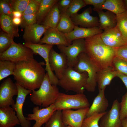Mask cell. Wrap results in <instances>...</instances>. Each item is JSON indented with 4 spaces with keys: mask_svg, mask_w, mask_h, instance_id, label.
I'll use <instances>...</instances> for the list:
<instances>
[{
    "mask_svg": "<svg viewBox=\"0 0 127 127\" xmlns=\"http://www.w3.org/2000/svg\"><path fill=\"white\" fill-rule=\"evenodd\" d=\"M19 125V119L13 107H0V127H14Z\"/></svg>",
    "mask_w": 127,
    "mask_h": 127,
    "instance_id": "cell-22",
    "label": "cell"
},
{
    "mask_svg": "<svg viewBox=\"0 0 127 127\" xmlns=\"http://www.w3.org/2000/svg\"><path fill=\"white\" fill-rule=\"evenodd\" d=\"M100 35L104 43L112 48H116L126 44L121 33L116 27L103 31Z\"/></svg>",
    "mask_w": 127,
    "mask_h": 127,
    "instance_id": "cell-18",
    "label": "cell"
},
{
    "mask_svg": "<svg viewBox=\"0 0 127 127\" xmlns=\"http://www.w3.org/2000/svg\"><path fill=\"white\" fill-rule=\"evenodd\" d=\"M103 10H99L96 11L99 16V28L105 31L116 27V15L110 11L107 10L105 12Z\"/></svg>",
    "mask_w": 127,
    "mask_h": 127,
    "instance_id": "cell-24",
    "label": "cell"
},
{
    "mask_svg": "<svg viewBox=\"0 0 127 127\" xmlns=\"http://www.w3.org/2000/svg\"><path fill=\"white\" fill-rule=\"evenodd\" d=\"M16 64L13 75L16 82L24 88L32 91L39 89L46 73L43 62H38L34 58Z\"/></svg>",
    "mask_w": 127,
    "mask_h": 127,
    "instance_id": "cell-1",
    "label": "cell"
},
{
    "mask_svg": "<svg viewBox=\"0 0 127 127\" xmlns=\"http://www.w3.org/2000/svg\"><path fill=\"white\" fill-rule=\"evenodd\" d=\"M36 13L23 15L21 18V22L19 25L24 28L26 27L36 23Z\"/></svg>",
    "mask_w": 127,
    "mask_h": 127,
    "instance_id": "cell-38",
    "label": "cell"
},
{
    "mask_svg": "<svg viewBox=\"0 0 127 127\" xmlns=\"http://www.w3.org/2000/svg\"><path fill=\"white\" fill-rule=\"evenodd\" d=\"M112 66L118 72L127 75V62L116 56L113 61Z\"/></svg>",
    "mask_w": 127,
    "mask_h": 127,
    "instance_id": "cell-36",
    "label": "cell"
},
{
    "mask_svg": "<svg viewBox=\"0 0 127 127\" xmlns=\"http://www.w3.org/2000/svg\"><path fill=\"white\" fill-rule=\"evenodd\" d=\"M13 38L4 32H0V53L4 52L9 48L14 41Z\"/></svg>",
    "mask_w": 127,
    "mask_h": 127,
    "instance_id": "cell-34",
    "label": "cell"
},
{
    "mask_svg": "<svg viewBox=\"0 0 127 127\" xmlns=\"http://www.w3.org/2000/svg\"><path fill=\"white\" fill-rule=\"evenodd\" d=\"M117 72L112 66L108 67L98 71L96 80L99 90L105 89L113 78L116 77Z\"/></svg>",
    "mask_w": 127,
    "mask_h": 127,
    "instance_id": "cell-23",
    "label": "cell"
},
{
    "mask_svg": "<svg viewBox=\"0 0 127 127\" xmlns=\"http://www.w3.org/2000/svg\"><path fill=\"white\" fill-rule=\"evenodd\" d=\"M42 0H31L23 15L37 13Z\"/></svg>",
    "mask_w": 127,
    "mask_h": 127,
    "instance_id": "cell-40",
    "label": "cell"
},
{
    "mask_svg": "<svg viewBox=\"0 0 127 127\" xmlns=\"http://www.w3.org/2000/svg\"><path fill=\"white\" fill-rule=\"evenodd\" d=\"M18 92L16 82L10 78L4 80L0 85V107H12L15 103L13 97Z\"/></svg>",
    "mask_w": 127,
    "mask_h": 127,
    "instance_id": "cell-9",
    "label": "cell"
},
{
    "mask_svg": "<svg viewBox=\"0 0 127 127\" xmlns=\"http://www.w3.org/2000/svg\"><path fill=\"white\" fill-rule=\"evenodd\" d=\"M105 89L99 90L98 95L89 107L86 117H89L95 113H102L107 111L109 106V103L105 95Z\"/></svg>",
    "mask_w": 127,
    "mask_h": 127,
    "instance_id": "cell-21",
    "label": "cell"
},
{
    "mask_svg": "<svg viewBox=\"0 0 127 127\" xmlns=\"http://www.w3.org/2000/svg\"><path fill=\"white\" fill-rule=\"evenodd\" d=\"M47 29L44 26L37 23L26 27L23 36L25 43H39L41 37Z\"/></svg>",
    "mask_w": 127,
    "mask_h": 127,
    "instance_id": "cell-19",
    "label": "cell"
},
{
    "mask_svg": "<svg viewBox=\"0 0 127 127\" xmlns=\"http://www.w3.org/2000/svg\"><path fill=\"white\" fill-rule=\"evenodd\" d=\"M106 112L101 113H95L86 117L83 121L82 127H100L99 125V121Z\"/></svg>",
    "mask_w": 127,
    "mask_h": 127,
    "instance_id": "cell-33",
    "label": "cell"
},
{
    "mask_svg": "<svg viewBox=\"0 0 127 127\" xmlns=\"http://www.w3.org/2000/svg\"><path fill=\"white\" fill-rule=\"evenodd\" d=\"M12 21L15 25L17 26L19 25L21 22V18L13 17L12 18Z\"/></svg>",
    "mask_w": 127,
    "mask_h": 127,
    "instance_id": "cell-46",
    "label": "cell"
},
{
    "mask_svg": "<svg viewBox=\"0 0 127 127\" xmlns=\"http://www.w3.org/2000/svg\"><path fill=\"white\" fill-rule=\"evenodd\" d=\"M116 16V27L121 33L126 44H127V10Z\"/></svg>",
    "mask_w": 127,
    "mask_h": 127,
    "instance_id": "cell-31",
    "label": "cell"
},
{
    "mask_svg": "<svg viewBox=\"0 0 127 127\" xmlns=\"http://www.w3.org/2000/svg\"><path fill=\"white\" fill-rule=\"evenodd\" d=\"M58 0H42L36 13V23L40 24Z\"/></svg>",
    "mask_w": 127,
    "mask_h": 127,
    "instance_id": "cell-27",
    "label": "cell"
},
{
    "mask_svg": "<svg viewBox=\"0 0 127 127\" xmlns=\"http://www.w3.org/2000/svg\"><path fill=\"white\" fill-rule=\"evenodd\" d=\"M73 0H59L57 4L60 13H66Z\"/></svg>",
    "mask_w": 127,
    "mask_h": 127,
    "instance_id": "cell-43",
    "label": "cell"
},
{
    "mask_svg": "<svg viewBox=\"0 0 127 127\" xmlns=\"http://www.w3.org/2000/svg\"><path fill=\"white\" fill-rule=\"evenodd\" d=\"M49 61L51 71L55 72V76L60 79L68 67L66 56L62 53L57 52L52 48L49 54Z\"/></svg>",
    "mask_w": 127,
    "mask_h": 127,
    "instance_id": "cell-14",
    "label": "cell"
},
{
    "mask_svg": "<svg viewBox=\"0 0 127 127\" xmlns=\"http://www.w3.org/2000/svg\"><path fill=\"white\" fill-rule=\"evenodd\" d=\"M56 111L53 104L42 108H40L39 106H37L33 108V113L28 114L26 117L29 121H35V123L32 127H41Z\"/></svg>",
    "mask_w": 127,
    "mask_h": 127,
    "instance_id": "cell-15",
    "label": "cell"
},
{
    "mask_svg": "<svg viewBox=\"0 0 127 127\" xmlns=\"http://www.w3.org/2000/svg\"><path fill=\"white\" fill-rule=\"evenodd\" d=\"M61 52L66 56L68 67L73 68L76 64L80 53L85 52V40L81 38L73 40L71 44L68 46L57 45Z\"/></svg>",
    "mask_w": 127,
    "mask_h": 127,
    "instance_id": "cell-8",
    "label": "cell"
},
{
    "mask_svg": "<svg viewBox=\"0 0 127 127\" xmlns=\"http://www.w3.org/2000/svg\"><path fill=\"white\" fill-rule=\"evenodd\" d=\"M89 107L81 108L76 110L71 109L62 110L63 119L65 125H69L72 127H82Z\"/></svg>",
    "mask_w": 127,
    "mask_h": 127,
    "instance_id": "cell-13",
    "label": "cell"
},
{
    "mask_svg": "<svg viewBox=\"0 0 127 127\" xmlns=\"http://www.w3.org/2000/svg\"><path fill=\"white\" fill-rule=\"evenodd\" d=\"M16 64L6 60H0V81L8 76L13 75Z\"/></svg>",
    "mask_w": 127,
    "mask_h": 127,
    "instance_id": "cell-30",
    "label": "cell"
},
{
    "mask_svg": "<svg viewBox=\"0 0 127 127\" xmlns=\"http://www.w3.org/2000/svg\"><path fill=\"white\" fill-rule=\"evenodd\" d=\"M120 105V118L122 121L127 118V92L123 96Z\"/></svg>",
    "mask_w": 127,
    "mask_h": 127,
    "instance_id": "cell-41",
    "label": "cell"
},
{
    "mask_svg": "<svg viewBox=\"0 0 127 127\" xmlns=\"http://www.w3.org/2000/svg\"><path fill=\"white\" fill-rule=\"evenodd\" d=\"M100 35L84 39L85 52L99 71L112 66L115 56V48L105 44Z\"/></svg>",
    "mask_w": 127,
    "mask_h": 127,
    "instance_id": "cell-2",
    "label": "cell"
},
{
    "mask_svg": "<svg viewBox=\"0 0 127 127\" xmlns=\"http://www.w3.org/2000/svg\"><path fill=\"white\" fill-rule=\"evenodd\" d=\"M86 5L93 6V10H101L102 6L105 0H83Z\"/></svg>",
    "mask_w": 127,
    "mask_h": 127,
    "instance_id": "cell-44",
    "label": "cell"
},
{
    "mask_svg": "<svg viewBox=\"0 0 127 127\" xmlns=\"http://www.w3.org/2000/svg\"><path fill=\"white\" fill-rule=\"evenodd\" d=\"M103 32V30L98 27L86 28L79 27L75 25L73 31L65 35L71 43L72 41L74 40L81 38L85 39L99 35Z\"/></svg>",
    "mask_w": 127,
    "mask_h": 127,
    "instance_id": "cell-20",
    "label": "cell"
},
{
    "mask_svg": "<svg viewBox=\"0 0 127 127\" xmlns=\"http://www.w3.org/2000/svg\"><path fill=\"white\" fill-rule=\"evenodd\" d=\"M34 54L32 50L24 44H17L14 41L8 49L0 53V60L16 63L34 58Z\"/></svg>",
    "mask_w": 127,
    "mask_h": 127,
    "instance_id": "cell-7",
    "label": "cell"
},
{
    "mask_svg": "<svg viewBox=\"0 0 127 127\" xmlns=\"http://www.w3.org/2000/svg\"><path fill=\"white\" fill-rule=\"evenodd\" d=\"M13 12L10 0H0V15H6L13 18Z\"/></svg>",
    "mask_w": 127,
    "mask_h": 127,
    "instance_id": "cell-39",
    "label": "cell"
},
{
    "mask_svg": "<svg viewBox=\"0 0 127 127\" xmlns=\"http://www.w3.org/2000/svg\"><path fill=\"white\" fill-rule=\"evenodd\" d=\"M13 17L21 18L22 16V14L20 12L17 11H14L13 13Z\"/></svg>",
    "mask_w": 127,
    "mask_h": 127,
    "instance_id": "cell-47",
    "label": "cell"
},
{
    "mask_svg": "<svg viewBox=\"0 0 127 127\" xmlns=\"http://www.w3.org/2000/svg\"><path fill=\"white\" fill-rule=\"evenodd\" d=\"M115 49V56L127 62V44Z\"/></svg>",
    "mask_w": 127,
    "mask_h": 127,
    "instance_id": "cell-42",
    "label": "cell"
},
{
    "mask_svg": "<svg viewBox=\"0 0 127 127\" xmlns=\"http://www.w3.org/2000/svg\"><path fill=\"white\" fill-rule=\"evenodd\" d=\"M116 77L120 79L124 84L127 90V75L117 72Z\"/></svg>",
    "mask_w": 127,
    "mask_h": 127,
    "instance_id": "cell-45",
    "label": "cell"
},
{
    "mask_svg": "<svg viewBox=\"0 0 127 127\" xmlns=\"http://www.w3.org/2000/svg\"><path fill=\"white\" fill-rule=\"evenodd\" d=\"M60 16V13L57 3L53 7L41 24L44 26L48 28H55L59 23Z\"/></svg>",
    "mask_w": 127,
    "mask_h": 127,
    "instance_id": "cell-26",
    "label": "cell"
},
{
    "mask_svg": "<svg viewBox=\"0 0 127 127\" xmlns=\"http://www.w3.org/2000/svg\"><path fill=\"white\" fill-rule=\"evenodd\" d=\"M18 89V94L16 103L12 107L15 111L21 127H31L30 121L27 120L24 115L23 107L26 98L32 91L26 89L16 82Z\"/></svg>",
    "mask_w": 127,
    "mask_h": 127,
    "instance_id": "cell-11",
    "label": "cell"
},
{
    "mask_svg": "<svg viewBox=\"0 0 127 127\" xmlns=\"http://www.w3.org/2000/svg\"><path fill=\"white\" fill-rule=\"evenodd\" d=\"M92 11L91 7H89L81 13H77L70 17L75 25H79L80 27L86 28L99 27V18L91 15Z\"/></svg>",
    "mask_w": 127,
    "mask_h": 127,
    "instance_id": "cell-16",
    "label": "cell"
},
{
    "mask_svg": "<svg viewBox=\"0 0 127 127\" xmlns=\"http://www.w3.org/2000/svg\"><path fill=\"white\" fill-rule=\"evenodd\" d=\"M86 5L83 0H73L66 13L71 17L77 14L80 9Z\"/></svg>",
    "mask_w": 127,
    "mask_h": 127,
    "instance_id": "cell-35",
    "label": "cell"
},
{
    "mask_svg": "<svg viewBox=\"0 0 127 127\" xmlns=\"http://www.w3.org/2000/svg\"><path fill=\"white\" fill-rule=\"evenodd\" d=\"M24 44L31 49L34 54H39L44 59L46 64L45 69L48 74L51 83L52 85L57 86L58 85L59 79L51 71L49 61L50 52L53 45L26 43H25Z\"/></svg>",
    "mask_w": 127,
    "mask_h": 127,
    "instance_id": "cell-10",
    "label": "cell"
},
{
    "mask_svg": "<svg viewBox=\"0 0 127 127\" xmlns=\"http://www.w3.org/2000/svg\"><path fill=\"white\" fill-rule=\"evenodd\" d=\"M31 0H10L12 9L21 12L23 14Z\"/></svg>",
    "mask_w": 127,
    "mask_h": 127,
    "instance_id": "cell-37",
    "label": "cell"
},
{
    "mask_svg": "<svg viewBox=\"0 0 127 127\" xmlns=\"http://www.w3.org/2000/svg\"><path fill=\"white\" fill-rule=\"evenodd\" d=\"M63 120L62 111H55L45 124L44 127H65Z\"/></svg>",
    "mask_w": 127,
    "mask_h": 127,
    "instance_id": "cell-32",
    "label": "cell"
},
{
    "mask_svg": "<svg viewBox=\"0 0 127 127\" xmlns=\"http://www.w3.org/2000/svg\"><path fill=\"white\" fill-rule=\"evenodd\" d=\"M60 14V21L56 28L64 34L71 32L73 31L75 25L66 13Z\"/></svg>",
    "mask_w": 127,
    "mask_h": 127,
    "instance_id": "cell-29",
    "label": "cell"
},
{
    "mask_svg": "<svg viewBox=\"0 0 127 127\" xmlns=\"http://www.w3.org/2000/svg\"><path fill=\"white\" fill-rule=\"evenodd\" d=\"M120 103L115 99L111 109L107 111L100 120V127H122L120 116Z\"/></svg>",
    "mask_w": 127,
    "mask_h": 127,
    "instance_id": "cell-12",
    "label": "cell"
},
{
    "mask_svg": "<svg viewBox=\"0 0 127 127\" xmlns=\"http://www.w3.org/2000/svg\"><path fill=\"white\" fill-rule=\"evenodd\" d=\"M87 78L86 73H80L68 67L59 79L58 85L66 91L83 93Z\"/></svg>",
    "mask_w": 127,
    "mask_h": 127,
    "instance_id": "cell-4",
    "label": "cell"
},
{
    "mask_svg": "<svg viewBox=\"0 0 127 127\" xmlns=\"http://www.w3.org/2000/svg\"><path fill=\"white\" fill-rule=\"evenodd\" d=\"M56 111L89 107V102L83 93L68 95L60 92L53 104Z\"/></svg>",
    "mask_w": 127,
    "mask_h": 127,
    "instance_id": "cell-6",
    "label": "cell"
},
{
    "mask_svg": "<svg viewBox=\"0 0 127 127\" xmlns=\"http://www.w3.org/2000/svg\"><path fill=\"white\" fill-rule=\"evenodd\" d=\"M125 6L126 10H127V0H123Z\"/></svg>",
    "mask_w": 127,
    "mask_h": 127,
    "instance_id": "cell-49",
    "label": "cell"
},
{
    "mask_svg": "<svg viewBox=\"0 0 127 127\" xmlns=\"http://www.w3.org/2000/svg\"><path fill=\"white\" fill-rule=\"evenodd\" d=\"M38 44L68 46L71 43L66 37L65 34L60 32L56 28H48L46 30L44 34V36L41 39Z\"/></svg>",
    "mask_w": 127,
    "mask_h": 127,
    "instance_id": "cell-17",
    "label": "cell"
},
{
    "mask_svg": "<svg viewBox=\"0 0 127 127\" xmlns=\"http://www.w3.org/2000/svg\"><path fill=\"white\" fill-rule=\"evenodd\" d=\"M103 9L110 11L116 15L126 10L123 0H105L101 8V10Z\"/></svg>",
    "mask_w": 127,
    "mask_h": 127,
    "instance_id": "cell-28",
    "label": "cell"
},
{
    "mask_svg": "<svg viewBox=\"0 0 127 127\" xmlns=\"http://www.w3.org/2000/svg\"><path fill=\"white\" fill-rule=\"evenodd\" d=\"M76 71L81 73H86L88 75L85 89L93 92L95 90L97 85L96 77L99 69L94 65L85 52L79 55L77 62L73 67Z\"/></svg>",
    "mask_w": 127,
    "mask_h": 127,
    "instance_id": "cell-5",
    "label": "cell"
},
{
    "mask_svg": "<svg viewBox=\"0 0 127 127\" xmlns=\"http://www.w3.org/2000/svg\"><path fill=\"white\" fill-rule=\"evenodd\" d=\"M13 18L6 15H0V27L4 32L13 37H19V34L18 26L13 23Z\"/></svg>",
    "mask_w": 127,
    "mask_h": 127,
    "instance_id": "cell-25",
    "label": "cell"
},
{
    "mask_svg": "<svg viewBox=\"0 0 127 127\" xmlns=\"http://www.w3.org/2000/svg\"><path fill=\"white\" fill-rule=\"evenodd\" d=\"M122 127H127V118L122 120Z\"/></svg>",
    "mask_w": 127,
    "mask_h": 127,
    "instance_id": "cell-48",
    "label": "cell"
},
{
    "mask_svg": "<svg viewBox=\"0 0 127 127\" xmlns=\"http://www.w3.org/2000/svg\"><path fill=\"white\" fill-rule=\"evenodd\" d=\"M65 127H72L71 126L69 125H66L65 126Z\"/></svg>",
    "mask_w": 127,
    "mask_h": 127,
    "instance_id": "cell-50",
    "label": "cell"
},
{
    "mask_svg": "<svg viewBox=\"0 0 127 127\" xmlns=\"http://www.w3.org/2000/svg\"><path fill=\"white\" fill-rule=\"evenodd\" d=\"M59 93L57 86L51 83L47 72L39 89L30 94V99L34 104L46 108L54 103Z\"/></svg>",
    "mask_w": 127,
    "mask_h": 127,
    "instance_id": "cell-3",
    "label": "cell"
}]
</instances>
